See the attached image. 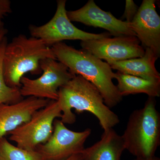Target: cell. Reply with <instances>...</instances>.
I'll list each match as a JSON object with an SVG mask.
<instances>
[{
    "instance_id": "1",
    "label": "cell",
    "mask_w": 160,
    "mask_h": 160,
    "mask_svg": "<svg viewBox=\"0 0 160 160\" xmlns=\"http://www.w3.org/2000/svg\"><path fill=\"white\" fill-rule=\"evenodd\" d=\"M51 48L57 60L67 66L72 73L82 77L96 87L109 108L117 106L122 101L123 97L112 82L115 73L108 63L63 42Z\"/></svg>"
},
{
    "instance_id": "2",
    "label": "cell",
    "mask_w": 160,
    "mask_h": 160,
    "mask_svg": "<svg viewBox=\"0 0 160 160\" xmlns=\"http://www.w3.org/2000/svg\"><path fill=\"white\" fill-rule=\"evenodd\" d=\"M61 111V120L64 124H73L77 113L87 111L94 115L104 131L113 128L120 122L117 115L104 103L96 87L80 75L74 78L59 89L57 100Z\"/></svg>"
},
{
    "instance_id": "3",
    "label": "cell",
    "mask_w": 160,
    "mask_h": 160,
    "mask_svg": "<svg viewBox=\"0 0 160 160\" xmlns=\"http://www.w3.org/2000/svg\"><path fill=\"white\" fill-rule=\"evenodd\" d=\"M47 58L56 59L51 47L42 40L22 34L14 37L6 44L3 56V76L6 84L20 89L24 75L29 72L33 75L42 73L40 62Z\"/></svg>"
},
{
    "instance_id": "4",
    "label": "cell",
    "mask_w": 160,
    "mask_h": 160,
    "mask_svg": "<svg viewBox=\"0 0 160 160\" xmlns=\"http://www.w3.org/2000/svg\"><path fill=\"white\" fill-rule=\"evenodd\" d=\"M126 149L137 159L151 160L160 144V115L155 98L149 97L142 109L129 116L122 136Z\"/></svg>"
},
{
    "instance_id": "5",
    "label": "cell",
    "mask_w": 160,
    "mask_h": 160,
    "mask_svg": "<svg viewBox=\"0 0 160 160\" xmlns=\"http://www.w3.org/2000/svg\"><path fill=\"white\" fill-rule=\"evenodd\" d=\"M62 116L58 103L51 100L47 106L35 112L28 122L9 132V139L21 149L36 150L49 140L53 132L55 120Z\"/></svg>"
},
{
    "instance_id": "6",
    "label": "cell",
    "mask_w": 160,
    "mask_h": 160,
    "mask_svg": "<svg viewBox=\"0 0 160 160\" xmlns=\"http://www.w3.org/2000/svg\"><path fill=\"white\" fill-rule=\"evenodd\" d=\"M42 74L36 79L23 76L21 80L20 93L22 97H33L57 101L58 90L76 75L67 66L56 59L47 58L40 62Z\"/></svg>"
},
{
    "instance_id": "7",
    "label": "cell",
    "mask_w": 160,
    "mask_h": 160,
    "mask_svg": "<svg viewBox=\"0 0 160 160\" xmlns=\"http://www.w3.org/2000/svg\"><path fill=\"white\" fill-rule=\"evenodd\" d=\"M66 0L57 1V7L54 15L50 21L42 26L30 25L29 31L32 37L39 39L49 47L65 40L82 41L109 38L108 32L90 33L78 29L72 23L67 14Z\"/></svg>"
},
{
    "instance_id": "8",
    "label": "cell",
    "mask_w": 160,
    "mask_h": 160,
    "mask_svg": "<svg viewBox=\"0 0 160 160\" xmlns=\"http://www.w3.org/2000/svg\"><path fill=\"white\" fill-rule=\"evenodd\" d=\"M53 127L49 140L36 149L43 160H65L72 155L81 153L91 132L90 129L79 132L72 131L58 119L55 120Z\"/></svg>"
},
{
    "instance_id": "9",
    "label": "cell",
    "mask_w": 160,
    "mask_h": 160,
    "mask_svg": "<svg viewBox=\"0 0 160 160\" xmlns=\"http://www.w3.org/2000/svg\"><path fill=\"white\" fill-rule=\"evenodd\" d=\"M135 36H122L81 42L82 49L106 62L141 58L145 49Z\"/></svg>"
},
{
    "instance_id": "10",
    "label": "cell",
    "mask_w": 160,
    "mask_h": 160,
    "mask_svg": "<svg viewBox=\"0 0 160 160\" xmlns=\"http://www.w3.org/2000/svg\"><path fill=\"white\" fill-rule=\"evenodd\" d=\"M67 14L71 22L102 28L114 37L136 36L130 23L117 18L110 12L104 11L93 0H89L85 6L78 10L67 11Z\"/></svg>"
},
{
    "instance_id": "11",
    "label": "cell",
    "mask_w": 160,
    "mask_h": 160,
    "mask_svg": "<svg viewBox=\"0 0 160 160\" xmlns=\"http://www.w3.org/2000/svg\"><path fill=\"white\" fill-rule=\"evenodd\" d=\"M155 0H143L137 13L130 23L142 46L160 56V17Z\"/></svg>"
},
{
    "instance_id": "12",
    "label": "cell",
    "mask_w": 160,
    "mask_h": 160,
    "mask_svg": "<svg viewBox=\"0 0 160 160\" xmlns=\"http://www.w3.org/2000/svg\"><path fill=\"white\" fill-rule=\"evenodd\" d=\"M51 100L29 97L14 104L0 105V139L18 126L27 122L35 112Z\"/></svg>"
},
{
    "instance_id": "13",
    "label": "cell",
    "mask_w": 160,
    "mask_h": 160,
    "mask_svg": "<svg viewBox=\"0 0 160 160\" xmlns=\"http://www.w3.org/2000/svg\"><path fill=\"white\" fill-rule=\"evenodd\" d=\"M125 149L122 136L111 128L104 131L99 142L81 153L84 160H121Z\"/></svg>"
},
{
    "instance_id": "14",
    "label": "cell",
    "mask_w": 160,
    "mask_h": 160,
    "mask_svg": "<svg viewBox=\"0 0 160 160\" xmlns=\"http://www.w3.org/2000/svg\"><path fill=\"white\" fill-rule=\"evenodd\" d=\"M158 57L149 48L145 49L142 57L130 59L119 62H108L112 69L149 80H160V74L155 67Z\"/></svg>"
},
{
    "instance_id": "15",
    "label": "cell",
    "mask_w": 160,
    "mask_h": 160,
    "mask_svg": "<svg viewBox=\"0 0 160 160\" xmlns=\"http://www.w3.org/2000/svg\"><path fill=\"white\" fill-rule=\"evenodd\" d=\"M114 79L118 81L117 86L122 97L131 94L145 93L149 97L160 96V80H149L117 72Z\"/></svg>"
},
{
    "instance_id": "16",
    "label": "cell",
    "mask_w": 160,
    "mask_h": 160,
    "mask_svg": "<svg viewBox=\"0 0 160 160\" xmlns=\"http://www.w3.org/2000/svg\"><path fill=\"white\" fill-rule=\"evenodd\" d=\"M0 160H43L37 150H27L13 146L6 138L0 139Z\"/></svg>"
},
{
    "instance_id": "17",
    "label": "cell",
    "mask_w": 160,
    "mask_h": 160,
    "mask_svg": "<svg viewBox=\"0 0 160 160\" xmlns=\"http://www.w3.org/2000/svg\"><path fill=\"white\" fill-rule=\"evenodd\" d=\"M7 38L3 39L0 46V105L12 104L20 102L22 99L19 88H12L7 86L4 80L3 72V59Z\"/></svg>"
},
{
    "instance_id": "18",
    "label": "cell",
    "mask_w": 160,
    "mask_h": 160,
    "mask_svg": "<svg viewBox=\"0 0 160 160\" xmlns=\"http://www.w3.org/2000/svg\"><path fill=\"white\" fill-rule=\"evenodd\" d=\"M139 7L132 0H126L125 12L122 18L126 19V22L130 23L137 13Z\"/></svg>"
},
{
    "instance_id": "19",
    "label": "cell",
    "mask_w": 160,
    "mask_h": 160,
    "mask_svg": "<svg viewBox=\"0 0 160 160\" xmlns=\"http://www.w3.org/2000/svg\"><path fill=\"white\" fill-rule=\"evenodd\" d=\"M11 12L10 1L9 0H0V28L4 27L2 21L4 17Z\"/></svg>"
},
{
    "instance_id": "20",
    "label": "cell",
    "mask_w": 160,
    "mask_h": 160,
    "mask_svg": "<svg viewBox=\"0 0 160 160\" xmlns=\"http://www.w3.org/2000/svg\"><path fill=\"white\" fill-rule=\"evenodd\" d=\"M65 160H84L82 153L72 155Z\"/></svg>"
},
{
    "instance_id": "21",
    "label": "cell",
    "mask_w": 160,
    "mask_h": 160,
    "mask_svg": "<svg viewBox=\"0 0 160 160\" xmlns=\"http://www.w3.org/2000/svg\"><path fill=\"white\" fill-rule=\"evenodd\" d=\"M7 32H8V31L7 29H5L4 27L0 28V46H1V43H2L3 39L6 37Z\"/></svg>"
},
{
    "instance_id": "22",
    "label": "cell",
    "mask_w": 160,
    "mask_h": 160,
    "mask_svg": "<svg viewBox=\"0 0 160 160\" xmlns=\"http://www.w3.org/2000/svg\"><path fill=\"white\" fill-rule=\"evenodd\" d=\"M135 160H138V159H136ZM151 160H160L159 158L157 157L156 158L154 159Z\"/></svg>"
}]
</instances>
